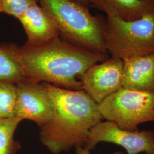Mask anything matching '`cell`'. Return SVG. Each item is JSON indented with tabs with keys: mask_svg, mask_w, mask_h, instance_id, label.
Masks as SVG:
<instances>
[{
	"mask_svg": "<svg viewBox=\"0 0 154 154\" xmlns=\"http://www.w3.org/2000/svg\"><path fill=\"white\" fill-rule=\"evenodd\" d=\"M1 44L20 67L25 81L49 83L71 90H82L79 77L110 57L109 54L78 48L60 37L39 44Z\"/></svg>",
	"mask_w": 154,
	"mask_h": 154,
	"instance_id": "cell-1",
	"label": "cell"
},
{
	"mask_svg": "<svg viewBox=\"0 0 154 154\" xmlns=\"http://www.w3.org/2000/svg\"><path fill=\"white\" fill-rule=\"evenodd\" d=\"M42 83L53 100L54 109L51 119L40 127L41 142L53 154L84 146L90 129L103 119L99 104L83 90Z\"/></svg>",
	"mask_w": 154,
	"mask_h": 154,
	"instance_id": "cell-2",
	"label": "cell"
},
{
	"mask_svg": "<svg viewBox=\"0 0 154 154\" xmlns=\"http://www.w3.org/2000/svg\"><path fill=\"white\" fill-rule=\"evenodd\" d=\"M60 33V38L78 48L109 54L103 34L106 18L94 16L88 6L75 0H39Z\"/></svg>",
	"mask_w": 154,
	"mask_h": 154,
	"instance_id": "cell-3",
	"label": "cell"
},
{
	"mask_svg": "<svg viewBox=\"0 0 154 154\" xmlns=\"http://www.w3.org/2000/svg\"><path fill=\"white\" fill-rule=\"evenodd\" d=\"M103 39L109 54L122 61L153 53L154 10L132 21L106 16Z\"/></svg>",
	"mask_w": 154,
	"mask_h": 154,
	"instance_id": "cell-4",
	"label": "cell"
},
{
	"mask_svg": "<svg viewBox=\"0 0 154 154\" xmlns=\"http://www.w3.org/2000/svg\"><path fill=\"white\" fill-rule=\"evenodd\" d=\"M99 107L103 119L127 131H137L139 125L154 122V93L122 88Z\"/></svg>",
	"mask_w": 154,
	"mask_h": 154,
	"instance_id": "cell-5",
	"label": "cell"
},
{
	"mask_svg": "<svg viewBox=\"0 0 154 154\" xmlns=\"http://www.w3.org/2000/svg\"><path fill=\"white\" fill-rule=\"evenodd\" d=\"M101 142L119 145L127 154H154V131H127L123 130L112 122H100L93 127L88 133L83 146L91 151Z\"/></svg>",
	"mask_w": 154,
	"mask_h": 154,
	"instance_id": "cell-6",
	"label": "cell"
},
{
	"mask_svg": "<svg viewBox=\"0 0 154 154\" xmlns=\"http://www.w3.org/2000/svg\"><path fill=\"white\" fill-rule=\"evenodd\" d=\"M123 65L122 60L111 57L90 67L79 78L83 91L100 104L123 88Z\"/></svg>",
	"mask_w": 154,
	"mask_h": 154,
	"instance_id": "cell-7",
	"label": "cell"
},
{
	"mask_svg": "<svg viewBox=\"0 0 154 154\" xmlns=\"http://www.w3.org/2000/svg\"><path fill=\"white\" fill-rule=\"evenodd\" d=\"M53 109V100L42 83L23 81L17 84L16 117L40 127L51 119Z\"/></svg>",
	"mask_w": 154,
	"mask_h": 154,
	"instance_id": "cell-8",
	"label": "cell"
},
{
	"mask_svg": "<svg viewBox=\"0 0 154 154\" xmlns=\"http://www.w3.org/2000/svg\"><path fill=\"white\" fill-rule=\"evenodd\" d=\"M27 35L28 44H39L60 37L53 19L38 4L28 8L18 19Z\"/></svg>",
	"mask_w": 154,
	"mask_h": 154,
	"instance_id": "cell-9",
	"label": "cell"
},
{
	"mask_svg": "<svg viewBox=\"0 0 154 154\" xmlns=\"http://www.w3.org/2000/svg\"><path fill=\"white\" fill-rule=\"evenodd\" d=\"M123 62V88L154 93V53Z\"/></svg>",
	"mask_w": 154,
	"mask_h": 154,
	"instance_id": "cell-10",
	"label": "cell"
},
{
	"mask_svg": "<svg viewBox=\"0 0 154 154\" xmlns=\"http://www.w3.org/2000/svg\"><path fill=\"white\" fill-rule=\"evenodd\" d=\"M90 5L106 16L132 21L154 10V0H90Z\"/></svg>",
	"mask_w": 154,
	"mask_h": 154,
	"instance_id": "cell-11",
	"label": "cell"
},
{
	"mask_svg": "<svg viewBox=\"0 0 154 154\" xmlns=\"http://www.w3.org/2000/svg\"><path fill=\"white\" fill-rule=\"evenodd\" d=\"M22 120L17 117L0 119V154H16L21 148L14 134Z\"/></svg>",
	"mask_w": 154,
	"mask_h": 154,
	"instance_id": "cell-12",
	"label": "cell"
},
{
	"mask_svg": "<svg viewBox=\"0 0 154 154\" xmlns=\"http://www.w3.org/2000/svg\"><path fill=\"white\" fill-rule=\"evenodd\" d=\"M25 81L20 67L0 44V81L18 84Z\"/></svg>",
	"mask_w": 154,
	"mask_h": 154,
	"instance_id": "cell-13",
	"label": "cell"
},
{
	"mask_svg": "<svg viewBox=\"0 0 154 154\" xmlns=\"http://www.w3.org/2000/svg\"><path fill=\"white\" fill-rule=\"evenodd\" d=\"M17 85L0 81V119L16 117Z\"/></svg>",
	"mask_w": 154,
	"mask_h": 154,
	"instance_id": "cell-14",
	"label": "cell"
},
{
	"mask_svg": "<svg viewBox=\"0 0 154 154\" xmlns=\"http://www.w3.org/2000/svg\"><path fill=\"white\" fill-rule=\"evenodd\" d=\"M39 0H2V13L18 19L28 8Z\"/></svg>",
	"mask_w": 154,
	"mask_h": 154,
	"instance_id": "cell-15",
	"label": "cell"
},
{
	"mask_svg": "<svg viewBox=\"0 0 154 154\" xmlns=\"http://www.w3.org/2000/svg\"><path fill=\"white\" fill-rule=\"evenodd\" d=\"M75 154H91L90 151L85 149L83 146H78L75 148ZM114 154H125L122 151H116Z\"/></svg>",
	"mask_w": 154,
	"mask_h": 154,
	"instance_id": "cell-16",
	"label": "cell"
},
{
	"mask_svg": "<svg viewBox=\"0 0 154 154\" xmlns=\"http://www.w3.org/2000/svg\"><path fill=\"white\" fill-rule=\"evenodd\" d=\"M75 1H77L85 5L88 6L89 5H90V0H75Z\"/></svg>",
	"mask_w": 154,
	"mask_h": 154,
	"instance_id": "cell-17",
	"label": "cell"
},
{
	"mask_svg": "<svg viewBox=\"0 0 154 154\" xmlns=\"http://www.w3.org/2000/svg\"><path fill=\"white\" fill-rule=\"evenodd\" d=\"M2 13V0H0V13Z\"/></svg>",
	"mask_w": 154,
	"mask_h": 154,
	"instance_id": "cell-18",
	"label": "cell"
}]
</instances>
